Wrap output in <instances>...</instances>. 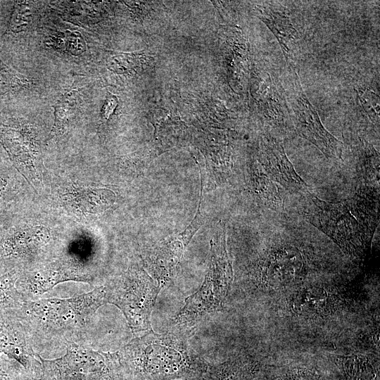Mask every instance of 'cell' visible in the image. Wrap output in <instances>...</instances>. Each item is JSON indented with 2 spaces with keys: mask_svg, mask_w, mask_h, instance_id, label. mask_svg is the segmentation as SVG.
<instances>
[{
  "mask_svg": "<svg viewBox=\"0 0 380 380\" xmlns=\"http://www.w3.org/2000/svg\"><path fill=\"white\" fill-rule=\"evenodd\" d=\"M107 303L103 286L69 298L26 300L15 311L30 337L65 343L83 331L99 308Z\"/></svg>",
  "mask_w": 380,
  "mask_h": 380,
  "instance_id": "1",
  "label": "cell"
},
{
  "mask_svg": "<svg viewBox=\"0 0 380 380\" xmlns=\"http://www.w3.org/2000/svg\"><path fill=\"white\" fill-rule=\"evenodd\" d=\"M51 239L42 225L25 224L0 226V275L23 267L42 251Z\"/></svg>",
  "mask_w": 380,
  "mask_h": 380,
  "instance_id": "2",
  "label": "cell"
},
{
  "mask_svg": "<svg viewBox=\"0 0 380 380\" xmlns=\"http://www.w3.org/2000/svg\"><path fill=\"white\" fill-rule=\"evenodd\" d=\"M68 281L90 283L93 277L77 263L59 260L35 270L20 271L16 287L26 300H34L56 285Z\"/></svg>",
  "mask_w": 380,
  "mask_h": 380,
  "instance_id": "3",
  "label": "cell"
},
{
  "mask_svg": "<svg viewBox=\"0 0 380 380\" xmlns=\"http://www.w3.org/2000/svg\"><path fill=\"white\" fill-rule=\"evenodd\" d=\"M0 143L15 168L28 182H36L39 179L34 164L37 148L27 126L12 118H1Z\"/></svg>",
  "mask_w": 380,
  "mask_h": 380,
  "instance_id": "4",
  "label": "cell"
},
{
  "mask_svg": "<svg viewBox=\"0 0 380 380\" xmlns=\"http://www.w3.org/2000/svg\"><path fill=\"white\" fill-rule=\"evenodd\" d=\"M144 286L132 272L112 286H105L107 302L123 312L133 329H141L148 324L149 293Z\"/></svg>",
  "mask_w": 380,
  "mask_h": 380,
  "instance_id": "5",
  "label": "cell"
},
{
  "mask_svg": "<svg viewBox=\"0 0 380 380\" xmlns=\"http://www.w3.org/2000/svg\"><path fill=\"white\" fill-rule=\"evenodd\" d=\"M0 355L25 368L37 361L30 337L15 309L0 310Z\"/></svg>",
  "mask_w": 380,
  "mask_h": 380,
  "instance_id": "6",
  "label": "cell"
},
{
  "mask_svg": "<svg viewBox=\"0 0 380 380\" xmlns=\"http://www.w3.org/2000/svg\"><path fill=\"white\" fill-rule=\"evenodd\" d=\"M289 303L293 314L308 319L331 315L340 310L344 303L337 294L317 286L300 288L291 295Z\"/></svg>",
  "mask_w": 380,
  "mask_h": 380,
  "instance_id": "7",
  "label": "cell"
},
{
  "mask_svg": "<svg viewBox=\"0 0 380 380\" xmlns=\"http://www.w3.org/2000/svg\"><path fill=\"white\" fill-rule=\"evenodd\" d=\"M292 110L296 126L303 136L327 153L337 149L338 141L323 127L318 114L304 94L300 93L295 99Z\"/></svg>",
  "mask_w": 380,
  "mask_h": 380,
  "instance_id": "8",
  "label": "cell"
},
{
  "mask_svg": "<svg viewBox=\"0 0 380 380\" xmlns=\"http://www.w3.org/2000/svg\"><path fill=\"white\" fill-rule=\"evenodd\" d=\"M111 190L91 186L72 185L63 194L66 205L82 214H99L110 208L115 201Z\"/></svg>",
  "mask_w": 380,
  "mask_h": 380,
  "instance_id": "9",
  "label": "cell"
},
{
  "mask_svg": "<svg viewBox=\"0 0 380 380\" xmlns=\"http://www.w3.org/2000/svg\"><path fill=\"white\" fill-rule=\"evenodd\" d=\"M303 275V260L293 252L270 258L262 277L269 289H280L297 283Z\"/></svg>",
  "mask_w": 380,
  "mask_h": 380,
  "instance_id": "10",
  "label": "cell"
},
{
  "mask_svg": "<svg viewBox=\"0 0 380 380\" xmlns=\"http://www.w3.org/2000/svg\"><path fill=\"white\" fill-rule=\"evenodd\" d=\"M257 11L258 18L276 37L287 58L289 56L290 46L298 37L297 30L293 25L291 18L284 11L272 4L260 5Z\"/></svg>",
  "mask_w": 380,
  "mask_h": 380,
  "instance_id": "11",
  "label": "cell"
},
{
  "mask_svg": "<svg viewBox=\"0 0 380 380\" xmlns=\"http://www.w3.org/2000/svg\"><path fill=\"white\" fill-rule=\"evenodd\" d=\"M258 360L246 357L206 367L203 380H251L260 369Z\"/></svg>",
  "mask_w": 380,
  "mask_h": 380,
  "instance_id": "12",
  "label": "cell"
},
{
  "mask_svg": "<svg viewBox=\"0 0 380 380\" xmlns=\"http://www.w3.org/2000/svg\"><path fill=\"white\" fill-rule=\"evenodd\" d=\"M81 98L77 90L72 89L56 103L54 122L46 143L58 139L68 130L71 122L75 118L80 108Z\"/></svg>",
  "mask_w": 380,
  "mask_h": 380,
  "instance_id": "13",
  "label": "cell"
},
{
  "mask_svg": "<svg viewBox=\"0 0 380 380\" xmlns=\"http://www.w3.org/2000/svg\"><path fill=\"white\" fill-rule=\"evenodd\" d=\"M259 110L269 120H282L286 106L270 75L261 79L256 89Z\"/></svg>",
  "mask_w": 380,
  "mask_h": 380,
  "instance_id": "14",
  "label": "cell"
},
{
  "mask_svg": "<svg viewBox=\"0 0 380 380\" xmlns=\"http://www.w3.org/2000/svg\"><path fill=\"white\" fill-rule=\"evenodd\" d=\"M335 362L347 380H379L378 364L366 355H338Z\"/></svg>",
  "mask_w": 380,
  "mask_h": 380,
  "instance_id": "15",
  "label": "cell"
},
{
  "mask_svg": "<svg viewBox=\"0 0 380 380\" xmlns=\"http://www.w3.org/2000/svg\"><path fill=\"white\" fill-rule=\"evenodd\" d=\"M20 272L12 270L0 275V310L18 309L26 301L16 287Z\"/></svg>",
  "mask_w": 380,
  "mask_h": 380,
  "instance_id": "16",
  "label": "cell"
},
{
  "mask_svg": "<svg viewBox=\"0 0 380 380\" xmlns=\"http://www.w3.org/2000/svg\"><path fill=\"white\" fill-rule=\"evenodd\" d=\"M17 180L11 169L0 167V216L6 215L9 205L16 198Z\"/></svg>",
  "mask_w": 380,
  "mask_h": 380,
  "instance_id": "17",
  "label": "cell"
},
{
  "mask_svg": "<svg viewBox=\"0 0 380 380\" xmlns=\"http://www.w3.org/2000/svg\"><path fill=\"white\" fill-rule=\"evenodd\" d=\"M32 8L30 2L17 1L8 23L7 32L19 33L25 31L31 23Z\"/></svg>",
  "mask_w": 380,
  "mask_h": 380,
  "instance_id": "18",
  "label": "cell"
},
{
  "mask_svg": "<svg viewBox=\"0 0 380 380\" xmlns=\"http://www.w3.org/2000/svg\"><path fill=\"white\" fill-rule=\"evenodd\" d=\"M0 61V97L24 87L27 81Z\"/></svg>",
  "mask_w": 380,
  "mask_h": 380,
  "instance_id": "19",
  "label": "cell"
},
{
  "mask_svg": "<svg viewBox=\"0 0 380 380\" xmlns=\"http://www.w3.org/2000/svg\"><path fill=\"white\" fill-rule=\"evenodd\" d=\"M138 56L131 53L115 55L108 60V67L117 73H124L134 68L137 63Z\"/></svg>",
  "mask_w": 380,
  "mask_h": 380,
  "instance_id": "20",
  "label": "cell"
},
{
  "mask_svg": "<svg viewBox=\"0 0 380 380\" xmlns=\"http://www.w3.org/2000/svg\"><path fill=\"white\" fill-rule=\"evenodd\" d=\"M65 45L73 56H79L86 51L87 45L82 35L77 31L67 30L63 32Z\"/></svg>",
  "mask_w": 380,
  "mask_h": 380,
  "instance_id": "21",
  "label": "cell"
},
{
  "mask_svg": "<svg viewBox=\"0 0 380 380\" xmlns=\"http://www.w3.org/2000/svg\"><path fill=\"white\" fill-rule=\"evenodd\" d=\"M362 107L369 117L379 118V96L374 92L366 89L357 94Z\"/></svg>",
  "mask_w": 380,
  "mask_h": 380,
  "instance_id": "22",
  "label": "cell"
},
{
  "mask_svg": "<svg viewBox=\"0 0 380 380\" xmlns=\"http://www.w3.org/2000/svg\"><path fill=\"white\" fill-rule=\"evenodd\" d=\"M279 380H323L316 372L303 367H296L287 370Z\"/></svg>",
  "mask_w": 380,
  "mask_h": 380,
  "instance_id": "23",
  "label": "cell"
},
{
  "mask_svg": "<svg viewBox=\"0 0 380 380\" xmlns=\"http://www.w3.org/2000/svg\"><path fill=\"white\" fill-rule=\"evenodd\" d=\"M15 364L0 355V380H19Z\"/></svg>",
  "mask_w": 380,
  "mask_h": 380,
  "instance_id": "24",
  "label": "cell"
},
{
  "mask_svg": "<svg viewBox=\"0 0 380 380\" xmlns=\"http://www.w3.org/2000/svg\"><path fill=\"white\" fill-rule=\"evenodd\" d=\"M117 105V97L108 92L101 110V116L103 120H107L110 118L111 114L115 110Z\"/></svg>",
  "mask_w": 380,
  "mask_h": 380,
  "instance_id": "25",
  "label": "cell"
}]
</instances>
